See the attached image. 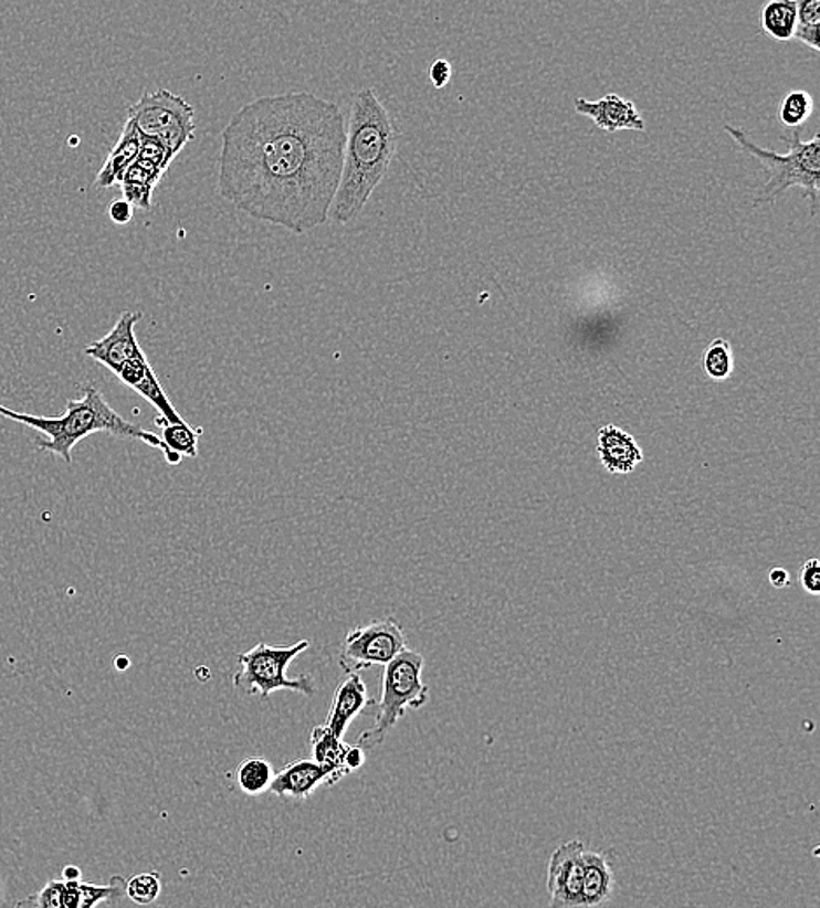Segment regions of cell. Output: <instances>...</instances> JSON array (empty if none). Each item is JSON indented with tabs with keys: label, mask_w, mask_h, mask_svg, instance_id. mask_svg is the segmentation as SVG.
<instances>
[{
	"label": "cell",
	"mask_w": 820,
	"mask_h": 908,
	"mask_svg": "<svg viewBox=\"0 0 820 908\" xmlns=\"http://www.w3.org/2000/svg\"><path fill=\"white\" fill-rule=\"evenodd\" d=\"M165 171L167 170L159 165L153 163L143 156H137L119 180L123 197L138 209H151L153 192L161 177L165 176Z\"/></svg>",
	"instance_id": "obj_18"
},
{
	"label": "cell",
	"mask_w": 820,
	"mask_h": 908,
	"mask_svg": "<svg viewBox=\"0 0 820 908\" xmlns=\"http://www.w3.org/2000/svg\"><path fill=\"white\" fill-rule=\"evenodd\" d=\"M768 579H770L771 585L777 589H786L791 585V573L786 568H774V570H770Z\"/></svg>",
	"instance_id": "obj_33"
},
{
	"label": "cell",
	"mask_w": 820,
	"mask_h": 908,
	"mask_svg": "<svg viewBox=\"0 0 820 908\" xmlns=\"http://www.w3.org/2000/svg\"><path fill=\"white\" fill-rule=\"evenodd\" d=\"M219 192L255 221L303 234L326 224L344 167L347 122L306 92L261 96L222 129Z\"/></svg>",
	"instance_id": "obj_1"
},
{
	"label": "cell",
	"mask_w": 820,
	"mask_h": 908,
	"mask_svg": "<svg viewBox=\"0 0 820 908\" xmlns=\"http://www.w3.org/2000/svg\"><path fill=\"white\" fill-rule=\"evenodd\" d=\"M800 582L801 588L808 592V594H812V596H817L820 592V564L819 559L812 558L807 559L805 561L803 567L800 570Z\"/></svg>",
	"instance_id": "obj_29"
},
{
	"label": "cell",
	"mask_w": 820,
	"mask_h": 908,
	"mask_svg": "<svg viewBox=\"0 0 820 908\" xmlns=\"http://www.w3.org/2000/svg\"><path fill=\"white\" fill-rule=\"evenodd\" d=\"M140 138H143V135L138 131L135 123L132 119H126L122 137L111 150L109 156L105 159L104 167L101 168L97 179H95L97 188L107 189L119 183L122 177L125 176V171L137 159L138 150H140Z\"/></svg>",
	"instance_id": "obj_17"
},
{
	"label": "cell",
	"mask_w": 820,
	"mask_h": 908,
	"mask_svg": "<svg viewBox=\"0 0 820 908\" xmlns=\"http://www.w3.org/2000/svg\"><path fill=\"white\" fill-rule=\"evenodd\" d=\"M724 131L735 140L738 147L744 150L745 155L753 156L758 159L761 167L768 171V182L759 189L754 200V209L763 207V204L775 203L780 197H784L789 189L798 188L807 194L810 204H812V213L816 215L819 210V191H820V137L813 135L810 140L805 142L801 138V128L787 129L782 135L786 140L787 155H779L771 149L759 147L758 144L753 142V138L745 129L738 126L724 125Z\"/></svg>",
	"instance_id": "obj_4"
},
{
	"label": "cell",
	"mask_w": 820,
	"mask_h": 908,
	"mask_svg": "<svg viewBox=\"0 0 820 908\" xmlns=\"http://www.w3.org/2000/svg\"><path fill=\"white\" fill-rule=\"evenodd\" d=\"M0 416L41 432L46 439L38 441L39 450L56 454L65 463L72 462V450L76 447L77 442L97 432H107L116 437L137 439L151 447H158L161 453L165 450L161 437L149 430H144L143 426L126 421L122 414H117L111 408L102 392L93 387L84 390L83 399L69 400L67 411L62 416L48 418L17 413L13 409L2 404H0Z\"/></svg>",
	"instance_id": "obj_3"
},
{
	"label": "cell",
	"mask_w": 820,
	"mask_h": 908,
	"mask_svg": "<svg viewBox=\"0 0 820 908\" xmlns=\"http://www.w3.org/2000/svg\"><path fill=\"white\" fill-rule=\"evenodd\" d=\"M130 658L126 657V655H117L114 658V666H116L117 672H126L128 667H130Z\"/></svg>",
	"instance_id": "obj_35"
},
{
	"label": "cell",
	"mask_w": 820,
	"mask_h": 908,
	"mask_svg": "<svg viewBox=\"0 0 820 908\" xmlns=\"http://www.w3.org/2000/svg\"><path fill=\"white\" fill-rule=\"evenodd\" d=\"M761 29L774 41H792L796 30V0H766L761 8Z\"/></svg>",
	"instance_id": "obj_20"
},
{
	"label": "cell",
	"mask_w": 820,
	"mask_h": 908,
	"mask_svg": "<svg viewBox=\"0 0 820 908\" xmlns=\"http://www.w3.org/2000/svg\"><path fill=\"white\" fill-rule=\"evenodd\" d=\"M812 95L803 89H795L784 96L779 107V122L786 129L801 128L813 114Z\"/></svg>",
	"instance_id": "obj_25"
},
{
	"label": "cell",
	"mask_w": 820,
	"mask_h": 908,
	"mask_svg": "<svg viewBox=\"0 0 820 908\" xmlns=\"http://www.w3.org/2000/svg\"><path fill=\"white\" fill-rule=\"evenodd\" d=\"M109 218L114 224L125 225L134 219V204L130 201L123 200L113 201L109 204Z\"/></svg>",
	"instance_id": "obj_32"
},
{
	"label": "cell",
	"mask_w": 820,
	"mask_h": 908,
	"mask_svg": "<svg viewBox=\"0 0 820 908\" xmlns=\"http://www.w3.org/2000/svg\"><path fill=\"white\" fill-rule=\"evenodd\" d=\"M581 841L561 844L551 854L548 865L549 905L557 908L582 907V853Z\"/></svg>",
	"instance_id": "obj_9"
},
{
	"label": "cell",
	"mask_w": 820,
	"mask_h": 908,
	"mask_svg": "<svg viewBox=\"0 0 820 908\" xmlns=\"http://www.w3.org/2000/svg\"><path fill=\"white\" fill-rule=\"evenodd\" d=\"M576 113L581 116L590 117L593 125L599 129H603L607 134H616V131H623V129H633V131H644L645 122L642 119L637 105L632 101H627L623 96L609 93L603 95L599 101H586V98H576L574 102Z\"/></svg>",
	"instance_id": "obj_11"
},
{
	"label": "cell",
	"mask_w": 820,
	"mask_h": 908,
	"mask_svg": "<svg viewBox=\"0 0 820 908\" xmlns=\"http://www.w3.org/2000/svg\"><path fill=\"white\" fill-rule=\"evenodd\" d=\"M429 77H431L434 88H444L452 80V65H450L449 60H435L429 68Z\"/></svg>",
	"instance_id": "obj_30"
},
{
	"label": "cell",
	"mask_w": 820,
	"mask_h": 908,
	"mask_svg": "<svg viewBox=\"0 0 820 908\" xmlns=\"http://www.w3.org/2000/svg\"><path fill=\"white\" fill-rule=\"evenodd\" d=\"M126 883L123 877H113L107 886H97L80 880V908H92L101 904H116L125 895Z\"/></svg>",
	"instance_id": "obj_26"
},
{
	"label": "cell",
	"mask_w": 820,
	"mask_h": 908,
	"mask_svg": "<svg viewBox=\"0 0 820 908\" xmlns=\"http://www.w3.org/2000/svg\"><path fill=\"white\" fill-rule=\"evenodd\" d=\"M347 746L344 739L335 736L326 726H317L312 730L311 748L315 762L329 769L338 781L348 775L344 763Z\"/></svg>",
	"instance_id": "obj_19"
},
{
	"label": "cell",
	"mask_w": 820,
	"mask_h": 908,
	"mask_svg": "<svg viewBox=\"0 0 820 908\" xmlns=\"http://www.w3.org/2000/svg\"><path fill=\"white\" fill-rule=\"evenodd\" d=\"M372 705H375V699L368 696L365 679L360 678L359 673H347V676L336 687L332 709H329L324 726L335 736L344 739L351 721Z\"/></svg>",
	"instance_id": "obj_13"
},
{
	"label": "cell",
	"mask_w": 820,
	"mask_h": 908,
	"mask_svg": "<svg viewBox=\"0 0 820 908\" xmlns=\"http://www.w3.org/2000/svg\"><path fill=\"white\" fill-rule=\"evenodd\" d=\"M161 893L159 874H138L126 880L125 895L137 905H151Z\"/></svg>",
	"instance_id": "obj_27"
},
{
	"label": "cell",
	"mask_w": 820,
	"mask_h": 908,
	"mask_svg": "<svg viewBox=\"0 0 820 908\" xmlns=\"http://www.w3.org/2000/svg\"><path fill=\"white\" fill-rule=\"evenodd\" d=\"M62 877L63 880H81L83 872H81V868L76 867V865H67V867L62 870Z\"/></svg>",
	"instance_id": "obj_34"
},
{
	"label": "cell",
	"mask_w": 820,
	"mask_h": 908,
	"mask_svg": "<svg viewBox=\"0 0 820 908\" xmlns=\"http://www.w3.org/2000/svg\"><path fill=\"white\" fill-rule=\"evenodd\" d=\"M128 119L135 123L140 135L164 144L174 156L195 140L197 134L193 105L168 89L144 93L128 109Z\"/></svg>",
	"instance_id": "obj_7"
},
{
	"label": "cell",
	"mask_w": 820,
	"mask_h": 908,
	"mask_svg": "<svg viewBox=\"0 0 820 908\" xmlns=\"http://www.w3.org/2000/svg\"><path fill=\"white\" fill-rule=\"evenodd\" d=\"M423 655L419 652H399L383 666L380 697L375 699L377 715L371 729L360 733L357 745L366 751L375 750L386 741L387 733L407 715L408 709H420L429 703V687L423 684Z\"/></svg>",
	"instance_id": "obj_5"
},
{
	"label": "cell",
	"mask_w": 820,
	"mask_h": 908,
	"mask_svg": "<svg viewBox=\"0 0 820 908\" xmlns=\"http://www.w3.org/2000/svg\"><path fill=\"white\" fill-rule=\"evenodd\" d=\"M614 875L611 863L597 851L582 853V907H600L611 900Z\"/></svg>",
	"instance_id": "obj_16"
},
{
	"label": "cell",
	"mask_w": 820,
	"mask_h": 908,
	"mask_svg": "<svg viewBox=\"0 0 820 908\" xmlns=\"http://www.w3.org/2000/svg\"><path fill=\"white\" fill-rule=\"evenodd\" d=\"M398 144V123L375 89H360L351 96L344 167L332 207L336 222L347 224L365 210L375 189L386 179Z\"/></svg>",
	"instance_id": "obj_2"
},
{
	"label": "cell",
	"mask_w": 820,
	"mask_h": 908,
	"mask_svg": "<svg viewBox=\"0 0 820 908\" xmlns=\"http://www.w3.org/2000/svg\"><path fill=\"white\" fill-rule=\"evenodd\" d=\"M366 760H368V751L359 745H348L347 751H345V769H347L348 774L351 772L359 771L365 767Z\"/></svg>",
	"instance_id": "obj_31"
},
{
	"label": "cell",
	"mask_w": 820,
	"mask_h": 908,
	"mask_svg": "<svg viewBox=\"0 0 820 908\" xmlns=\"http://www.w3.org/2000/svg\"><path fill=\"white\" fill-rule=\"evenodd\" d=\"M407 643V634L396 619H378L348 631L339 651L338 664L345 673L386 666L399 652L408 648Z\"/></svg>",
	"instance_id": "obj_8"
},
{
	"label": "cell",
	"mask_w": 820,
	"mask_h": 908,
	"mask_svg": "<svg viewBox=\"0 0 820 908\" xmlns=\"http://www.w3.org/2000/svg\"><path fill=\"white\" fill-rule=\"evenodd\" d=\"M597 454L609 474H632L642 462L644 453L633 435L616 425H606L597 434Z\"/></svg>",
	"instance_id": "obj_15"
},
{
	"label": "cell",
	"mask_w": 820,
	"mask_h": 908,
	"mask_svg": "<svg viewBox=\"0 0 820 908\" xmlns=\"http://www.w3.org/2000/svg\"><path fill=\"white\" fill-rule=\"evenodd\" d=\"M703 371L712 381H726L735 371L732 342L716 338L705 348L702 357Z\"/></svg>",
	"instance_id": "obj_23"
},
{
	"label": "cell",
	"mask_w": 820,
	"mask_h": 908,
	"mask_svg": "<svg viewBox=\"0 0 820 908\" xmlns=\"http://www.w3.org/2000/svg\"><path fill=\"white\" fill-rule=\"evenodd\" d=\"M820 0H796L795 39L819 53Z\"/></svg>",
	"instance_id": "obj_24"
},
{
	"label": "cell",
	"mask_w": 820,
	"mask_h": 908,
	"mask_svg": "<svg viewBox=\"0 0 820 908\" xmlns=\"http://www.w3.org/2000/svg\"><path fill=\"white\" fill-rule=\"evenodd\" d=\"M140 318H143L140 312H123L122 317L117 318L116 326L111 329V332L105 334L104 338L98 339V341L86 346L84 353L116 374L122 369L123 363L144 355L143 348L138 345L137 336H135V326L140 321Z\"/></svg>",
	"instance_id": "obj_10"
},
{
	"label": "cell",
	"mask_w": 820,
	"mask_h": 908,
	"mask_svg": "<svg viewBox=\"0 0 820 908\" xmlns=\"http://www.w3.org/2000/svg\"><path fill=\"white\" fill-rule=\"evenodd\" d=\"M273 775L275 772H273L272 763L261 757L245 759L236 767V783L240 790L248 795H261V793L269 792Z\"/></svg>",
	"instance_id": "obj_22"
},
{
	"label": "cell",
	"mask_w": 820,
	"mask_h": 908,
	"mask_svg": "<svg viewBox=\"0 0 820 908\" xmlns=\"http://www.w3.org/2000/svg\"><path fill=\"white\" fill-rule=\"evenodd\" d=\"M62 893L63 883L59 880H50V883L32 898H27L25 901H20L18 905H34L39 908H62Z\"/></svg>",
	"instance_id": "obj_28"
},
{
	"label": "cell",
	"mask_w": 820,
	"mask_h": 908,
	"mask_svg": "<svg viewBox=\"0 0 820 908\" xmlns=\"http://www.w3.org/2000/svg\"><path fill=\"white\" fill-rule=\"evenodd\" d=\"M338 783L335 774L320 763L312 760H294L287 763L278 774L273 775L269 792L281 799L305 800L317 790L318 786Z\"/></svg>",
	"instance_id": "obj_12"
},
{
	"label": "cell",
	"mask_w": 820,
	"mask_h": 908,
	"mask_svg": "<svg viewBox=\"0 0 820 908\" xmlns=\"http://www.w3.org/2000/svg\"><path fill=\"white\" fill-rule=\"evenodd\" d=\"M308 640L293 643L290 646H273L257 643L254 648L239 655L240 672L233 676V685L245 694L260 696L266 700L273 691H299L305 697L315 694L314 678L303 675L299 678H287V669L294 658L311 648Z\"/></svg>",
	"instance_id": "obj_6"
},
{
	"label": "cell",
	"mask_w": 820,
	"mask_h": 908,
	"mask_svg": "<svg viewBox=\"0 0 820 908\" xmlns=\"http://www.w3.org/2000/svg\"><path fill=\"white\" fill-rule=\"evenodd\" d=\"M200 435L201 430L189 426L186 421H182V423H167L164 434H161L167 462L170 465H179L180 460L185 456L186 458H197Z\"/></svg>",
	"instance_id": "obj_21"
},
{
	"label": "cell",
	"mask_w": 820,
	"mask_h": 908,
	"mask_svg": "<svg viewBox=\"0 0 820 908\" xmlns=\"http://www.w3.org/2000/svg\"><path fill=\"white\" fill-rule=\"evenodd\" d=\"M116 376L126 387H130L138 395H143L153 408L158 409L159 414L167 423H182L185 421L174 409L172 402L168 400L167 393L159 383L158 376L153 371L146 353L123 363Z\"/></svg>",
	"instance_id": "obj_14"
}]
</instances>
